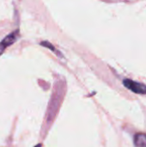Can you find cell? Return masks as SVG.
Segmentation results:
<instances>
[{"label": "cell", "mask_w": 146, "mask_h": 147, "mask_svg": "<svg viewBox=\"0 0 146 147\" xmlns=\"http://www.w3.org/2000/svg\"><path fill=\"white\" fill-rule=\"evenodd\" d=\"M41 46H43V47H46V48H48V49H50V50H52V52H56V49H55V47L49 42V41H41L40 43Z\"/></svg>", "instance_id": "277c9868"}, {"label": "cell", "mask_w": 146, "mask_h": 147, "mask_svg": "<svg viewBox=\"0 0 146 147\" xmlns=\"http://www.w3.org/2000/svg\"><path fill=\"white\" fill-rule=\"evenodd\" d=\"M34 147H42V145L41 144H38V145H36Z\"/></svg>", "instance_id": "8992f818"}, {"label": "cell", "mask_w": 146, "mask_h": 147, "mask_svg": "<svg viewBox=\"0 0 146 147\" xmlns=\"http://www.w3.org/2000/svg\"><path fill=\"white\" fill-rule=\"evenodd\" d=\"M5 48H6V47H5V46L3 45V43L1 41V42H0V56H1V55H2V53L4 52Z\"/></svg>", "instance_id": "5b68a950"}, {"label": "cell", "mask_w": 146, "mask_h": 147, "mask_svg": "<svg viewBox=\"0 0 146 147\" xmlns=\"http://www.w3.org/2000/svg\"><path fill=\"white\" fill-rule=\"evenodd\" d=\"M134 144L137 147H146V134H138L134 136Z\"/></svg>", "instance_id": "3957f363"}, {"label": "cell", "mask_w": 146, "mask_h": 147, "mask_svg": "<svg viewBox=\"0 0 146 147\" xmlns=\"http://www.w3.org/2000/svg\"><path fill=\"white\" fill-rule=\"evenodd\" d=\"M123 84L126 88H127L128 90H132L136 94H142V95L146 94V85L143 84L134 82L131 79H125L123 81Z\"/></svg>", "instance_id": "6da1fadb"}, {"label": "cell", "mask_w": 146, "mask_h": 147, "mask_svg": "<svg viewBox=\"0 0 146 147\" xmlns=\"http://www.w3.org/2000/svg\"><path fill=\"white\" fill-rule=\"evenodd\" d=\"M19 38V29H16L15 31H13L12 33H10L9 34H8L3 40L2 42L3 43V45L7 47L11 46L12 44H14L17 39Z\"/></svg>", "instance_id": "7a4b0ae2"}]
</instances>
